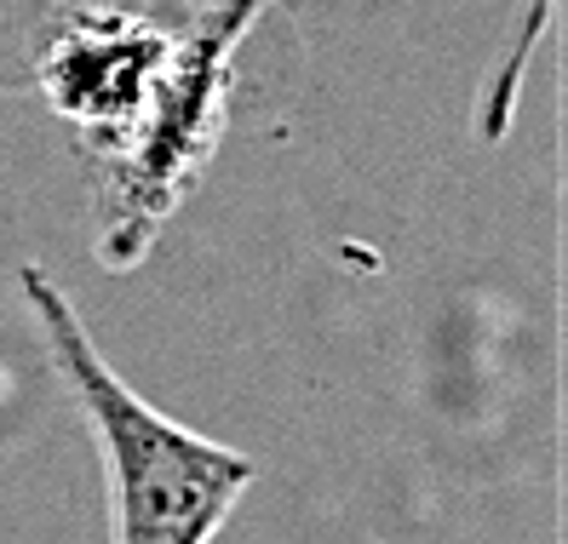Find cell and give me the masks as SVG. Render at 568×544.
Instances as JSON below:
<instances>
[{
    "instance_id": "6da1fadb",
    "label": "cell",
    "mask_w": 568,
    "mask_h": 544,
    "mask_svg": "<svg viewBox=\"0 0 568 544\" xmlns=\"http://www.w3.org/2000/svg\"><path fill=\"white\" fill-rule=\"evenodd\" d=\"M29 298L47 321L58 367L87 407V419L104 441V464L115 482V527L121 544H213L236 493L253 482V459L230 453L219 441L173 424L166 413L144 407L115 372L98 361L92 338L41 269H29Z\"/></svg>"
}]
</instances>
